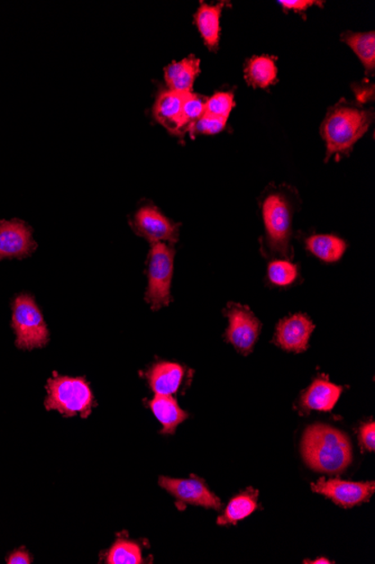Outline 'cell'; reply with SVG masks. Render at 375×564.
<instances>
[{
	"label": "cell",
	"instance_id": "2",
	"mask_svg": "<svg viewBox=\"0 0 375 564\" xmlns=\"http://www.w3.org/2000/svg\"><path fill=\"white\" fill-rule=\"evenodd\" d=\"M374 117L373 108L345 98L329 107L320 126V134L326 144L325 161L328 162L335 157L340 160L342 157L350 156L355 144L368 132Z\"/></svg>",
	"mask_w": 375,
	"mask_h": 564
},
{
	"label": "cell",
	"instance_id": "26",
	"mask_svg": "<svg viewBox=\"0 0 375 564\" xmlns=\"http://www.w3.org/2000/svg\"><path fill=\"white\" fill-rule=\"evenodd\" d=\"M235 106L234 92H216L212 96L207 97L205 114L217 117V119L228 120Z\"/></svg>",
	"mask_w": 375,
	"mask_h": 564
},
{
	"label": "cell",
	"instance_id": "7",
	"mask_svg": "<svg viewBox=\"0 0 375 564\" xmlns=\"http://www.w3.org/2000/svg\"><path fill=\"white\" fill-rule=\"evenodd\" d=\"M228 319V327L224 333L225 341L234 346L239 354L247 356L254 350L259 340L262 323L247 305L228 302L223 311Z\"/></svg>",
	"mask_w": 375,
	"mask_h": 564
},
{
	"label": "cell",
	"instance_id": "16",
	"mask_svg": "<svg viewBox=\"0 0 375 564\" xmlns=\"http://www.w3.org/2000/svg\"><path fill=\"white\" fill-rule=\"evenodd\" d=\"M225 2L215 5L201 3V6L194 14V24H196L199 33H201L206 47L210 51H217L219 47L220 38V16Z\"/></svg>",
	"mask_w": 375,
	"mask_h": 564
},
{
	"label": "cell",
	"instance_id": "21",
	"mask_svg": "<svg viewBox=\"0 0 375 564\" xmlns=\"http://www.w3.org/2000/svg\"><path fill=\"white\" fill-rule=\"evenodd\" d=\"M345 42L353 50L354 53L362 62L367 76H373L375 71V33L371 32H351L347 31L341 36Z\"/></svg>",
	"mask_w": 375,
	"mask_h": 564
},
{
	"label": "cell",
	"instance_id": "6",
	"mask_svg": "<svg viewBox=\"0 0 375 564\" xmlns=\"http://www.w3.org/2000/svg\"><path fill=\"white\" fill-rule=\"evenodd\" d=\"M12 326L18 349L31 350L48 344L47 323L31 296L22 295L13 301Z\"/></svg>",
	"mask_w": 375,
	"mask_h": 564
},
{
	"label": "cell",
	"instance_id": "9",
	"mask_svg": "<svg viewBox=\"0 0 375 564\" xmlns=\"http://www.w3.org/2000/svg\"><path fill=\"white\" fill-rule=\"evenodd\" d=\"M311 490L332 499L338 506L352 508L369 502L374 494L375 484L374 481L352 482L338 479H320L316 484L311 485Z\"/></svg>",
	"mask_w": 375,
	"mask_h": 564
},
{
	"label": "cell",
	"instance_id": "8",
	"mask_svg": "<svg viewBox=\"0 0 375 564\" xmlns=\"http://www.w3.org/2000/svg\"><path fill=\"white\" fill-rule=\"evenodd\" d=\"M130 227L138 236L148 242H166L173 245L179 241L182 224L166 218L156 205H146L135 212L129 221Z\"/></svg>",
	"mask_w": 375,
	"mask_h": 564
},
{
	"label": "cell",
	"instance_id": "15",
	"mask_svg": "<svg viewBox=\"0 0 375 564\" xmlns=\"http://www.w3.org/2000/svg\"><path fill=\"white\" fill-rule=\"evenodd\" d=\"M184 376L186 369L180 364L171 362L156 363L146 373L148 385L159 396L177 394Z\"/></svg>",
	"mask_w": 375,
	"mask_h": 564
},
{
	"label": "cell",
	"instance_id": "30",
	"mask_svg": "<svg viewBox=\"0 0 375 564\" xmlns=\"http://www.w3.org/2000/svg\"><path fill=\"white\" fill-rule=\"evenodd\" d=\"M361 444L369 452H374L375 450V423L370 422L365 423L360 430Z\"/></svg>",
	"mask_w": 375,
	"mask_h": 564
},
{
	"label": "cell",
	"instance_id": "31",
	"mask_svg": "<svg viewBox=\"0 0 375 564\" xmlns=\"http://www.w3.org/2000/svg\"><path fill=\"white\" fill-rule=\"evenodd\" d=\"M7 563L9 564H30L31 558L29 553L26 551H22V550H18L12 554L11 557L7 559Z\"/></svg>",
	"mask_w": 375,
	"mask_h": 564
},
{
	"label": "cell",
	"instance_id": "32",
	"mask_svg": "<svg viewBox=\"0 0 375 564\" xmlns=\"http://www.w3.org/2000/svg\"><path fill=\"white\" fill-rule=\"evenodd\" d=\"M311 563H331L328 560H326V559H318V560H315Z\"/></svg>",
	"mask_w": 375,
	"mask_h": 564
},
{
	"label": "cell",
	"instance_id": "25",
	"mask_svg": "<svg viewBox=\"0 0 375 564\" xmlns=\"http://www.w3.org/2000/svg\"><path fill=\"white\" fill-rule=\"evenodd\" d=\"M108 564L143 563L141 548L128 540H119L112 545L107 556Z\"/></svg>",
	"mask_w": 375,
	"mask_h": 564
},
{
	"label": "cell",
	"instance_id": "12",
	"mask_svg": "<svg viewBox=\"0 0 375 564\" xmlns=\"http://www.w3.org/2000/svg\"><path fill=\"white\" fill-rule=\"evenodd\" d=\"M36 250L31 230L22 221H0V260L22 259Z\"/></svg>",
	"mask_w": 375,
	"mask_h": 564
},
{
	"label": "cell",
	"instance_id": "18",
	"mask_svg": "<svg viewBox=\"0 0 375 564\" xmlns=\"http://www.w3.org/2000/svg\"><path fill=\"white\" fill-rule=\"evenodd\" d=\"M305 248L323 263L335 264L344 256L347 243L335 234H313L305 239Z\"/></svg>",
	"mask_w": 375,
	"mask_h": 564
},
{
	"label": "cell",
	"instance_id": "11",
	"mask_svg": "<svg viewBox=\"0 0 375 564\" xmlns=\"http://www.w3.org/2000/svg\"><path fill=\"white\" fill-rule=\"evenodd\" d=\"M162 488L174 496L179 502L197 505L205 508L219 509L220 499L212 494L203 480L192 477V479H171L161 477L159 481Z\"/></svg>",
	"mask_w": 375,
	"mask_h": 564
},
{
	"label": "cell",
	"instance_id": "20",
	"mask_svg": "<svg viewBox=\"0 0 375 564\" xmlns=\"http://www.w3.org/2000/svg\"><path fill=\"white\" fill-rule=\"evenodd\" d=\"M246 83L254 88H268L278 83L275 59L270 56L252 57L244 68Z\"/></svg>",
	"mask_w": 375,
	"mask_h": 564
},
{
	"label": "cell",
	"instance_id": "1",
	"mask_svg": "<svg viewBox=\"0 0 375 564\" xmlns=\"http://www.w3.org/2000/svg\"><path fill=\"white\" fill-rule=\"evenodd\" d=\"M300 205L299 192L291 185L272 183L261 193L263 234L260 238V251L265 259H293V218Z\"/></svg>",
	"mask_w": 375,
	"mask_h": 564
},
{
	"label": "cell",
	"instance_id": "28",
	"mask_svg": "<svg viewBox=\"0 0 375 564\" xmlns=\"http://www.w3.org/2000/svg\"><path fill=\"white\" fill-rule=\"evenodd\" d=\"M278 4L281 5L284 12L302 14L309 7L315 6V5H319L320 7H323L324 3L315 2V0H281Z\"/></svg>",
	"mask_w": 375,
	"mask_h": 564
},
{
	"label": "cell",
	"instance_id": "13",
	"mask_svg": "<svg viewBox=\"0 0 375 564\" xmlns=\"http://www.w3.org/2000/svg\"><path fill=\"white\" fill-rule=\"evenodd\" d=\"M343 387L334 385L326 377L315 378L302 392L299 407L302 412H331L343 394Z\"/></svg>",
	"mask_w": 375,
	"mask_h": 564
},
{
	"label": "cell",
	"instance_id": "10",
	"mask_svg": "<svg viewBox=\"0 0 375 564\" xmlns=\"http://www.w3.org/2000/svg\"><path fill=\"white\" fill-rule=\"evenodd\" d=\"M315 324L308 315L296 314L280 320L275 329L274 342L280 349L291 353H304L308 350Z\"/></svg>",
	"mask_w": 375,
	"mask_h": 564
},
{
	"label": "cell",
	"instance_id": "27",
	"mask_svg": "<svg viewBox=\"0 0 375 564\" xmlns=\"http://www.w3.org/2000/svg\"><path fill=\"white\" fill-rule=\"evenodd\" d=\"M226 124H228V120L203 115L190 128L188 133L192 134V138L199 134H217L226 128Z\"/></svg>",
	"mask_w": 375,
	"mask_h": 564
},
{
	"label": "cell",
	"instance_id": "3",
	"mask_svg": "<svg viewBox=\"0 0 375 564\" xmlns=\"http://www.w3.org/2000/svg\"><path fill=\"white\" fill-rule=\"evenodd\" d=\"M301 453L307 466L326 475H337L352 462L349 437L322 423L307 428L302 437Z\"/></svg>",
	"mask_w": 375,
	"mask_h": 564
},
{
	"label": "cell",
	"instance_id": "4",
	"mask_svg": "<svg viewBox=\"0 0 375 564\" xmlns=\"http://www.w3.org/2000/svg\"><path fill=\"white\" fill-rule=\"evenodd\" d=\"M175 250L166 242L151 243L147 261V288L146 301L153 311L168 306L173 301Z\"/></svg>",
	"mask_w": 375,
	"mask_h": 564
},
{
	"label": "cell",
	"instance_id": "19",
	"mask_svg": "<svg viewBox=\"0 0 375 564\" xmlns=\"http://www.w3.org/2000/svg\"><path fill=\"white\" fill-rule=\"evenodd\" d=\"M150 409L155 416L164 426L162 434H174L180 423L186 421L189 414L183 412L173 396L156 395L150 401Z\"/></svg>",
	"mask_w": 375,
	"mask_h": 564
},
{
	"label": "cell",
	"instance_id": "22",
	"mask_svg": "<svg viewBox=\"0 0 375 564\" xmlns=\"http://www.w3.org/2000/svg\"><path fill=\"white\" fill-rule=\"evenodd\" d=\"M257 497H259V491L254 489H248L239 494L230 500L228 508L217 523L219 525L237 524L238 521L250 516L256 511Z\"/></svg>",
	"mask_w": 375,
	"mask_h": 564
},
{
	"label": "cell",
	"instance_id": "17",
	"mask_svg": "<svg viewBox=\"0 0 375 564\" xmlns=\"http://www.w3.org/2000/svg\"><path fill=\"white\" fill-rule=\"evenodd\" d=\"M201 75V59L189 56L165 68L166 88L178 93L192 92V86Z\"/></svg>",
	"mask_w": 375,
	"mask_h": 564
},
{
	"label": "cell",
	"instance_id": "5",
	"mask_svg": "<svg viewBox=\"0 0 375 564\" xmlns=\"http://www.w3.org/2000/svg\"><path fill=\"white\" fill-rule=\"evenodd\" d=\"M45 408L57 410L67 417L80 414L87 418L92 414L94 396L83 378L56 377L49 380Z\"/></svg>",
	"mask_w": 375,
	"mask_h": 564
},
{
	"label": "cell",
	"instance_id": "29",
	"mask_svg": "<svg viewBox=\"0 0 375 564\" xmlns=\"http://www.w3.org/2000/svg\"><path fill=\"white\" fill-rule=\"evenodd\" d=\"M358 103L363 104L374 101V84L364 81V83L352 85Z\"/></svg>",
	"mask_w": 375,
	"mask_h": 564
},
{
	"label": "cell",
	"instance_id": "14",
	"mask_svg": "<svg viewBox=\"0 0 375 564\" xmlns=\"http://www.w3.org/2000/svg\"><path fill=\"white\" fill-rule=\"evenodd\" d=\"M188 93L174 92L168 88L160 90L153 106V116L171 134L180 137V122L184 98Z\"/></svg>",
	"mask_w": 375,
	"mask_h": 564
},
{
	"label": "cell",
	"instance_id": "24",
	"mask_svg": "<svg viewBox=\"0 0 375 564\" xmlns=\"http://www.w3.org/2000/svg\"><path fill=\"white\" fill-rule=\"evenodd\" d=\"M207 97L190 92L184 98L182 122H180V137L189 132L190 128L205 114Z\"/></svg>",
	"mask_w": 375,
	"mask_h": 564
},
{
	"label": "cell",
	"instance_id": "23",
	"mask_svg": "<svg viewBox=\"0 0 375 564\" xmlns=\"http://www.w3.org/2000/svg\"><path fill=\"white\" fill-rule=\"evenodd\" d=\"M300 278L299 265L293 264L292 260H269L266 268L265 283L269 287L287 288L295 286Z\"/></svg>",
	"mask_w": 375,
	"mask_h": 564
}]
</instances>
